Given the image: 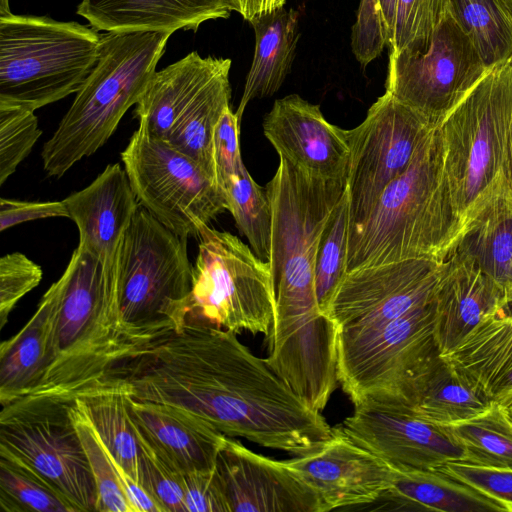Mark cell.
Here are the masks:
<instances>
[{"label": "cell", "instance_id": "obj_1", "mask_svg": "<svg viewBox=\"0 0 512 512\" xmlns=\"http://www.w3.org/2000/svg\"><path fill=\"white\" fill-rule=\"evenodd\" d=\"M237 333L185 324L141 345L108 378L123 380L135 400L186 409L228 437L301 456L333 434Z\"/></svg>", "mask_w": 512, "mask_h": 512}, {"label": "cell", "instance_id": "obj_2", "mask_svg": "<svg viewBox=\"0 0 512 512\" xmlns=\"http://www.w3.org/2000/svg\"><path fill=\"white\" fill-rule=\"evenodd\" d=\"M57 281L61 297L53 360L36 391L23 399L70 403L105 382L143 345L123 323L118 278L109 276L84 245L78 243Z\"/></svg>", "mask_w": 512, "mask_h": 512}, {"label": "cell", "instance_id": "obj_3", "mask_svg": "<svg viewBox=\"0 0 512 512\" xmlns=\"http://www.w3.org/2000/svg\"><path fill=\"white\" fill-rule=\"evenodd\" d=\"M457 245L458 224L439 127H435L409 167L386 186L365 219L349 230L347 272L409 259L443 262Z\"/></svg>", "mask_w": 512, "mask_h": 512}, {"label": "cell", "instance_id": "obj_4", "mask_svg": "<svg viewBox=\"0 0 512 512\" xmlns=\"http://www.w3.org/2000/svg\"><path fill=\"white\" fill-rule=\"evenodd\" d=\"M266 187L272 225L268 263L274 286L273 331L303 342L327 325L314 285L317 250L326 222L346 190V180L310 176L279 157Z\"/></svg>", "mask_w": 512, "mask_h": 512}, {"label": "cell", "instance_id": "obj_5", "mask_svg": "<svg viewBox=\"0 0 512 512\" xmlns=\"http://www.w3.org/2000/svg\"><path fill=\"white\" fill-rule=\"evenodd\" d=\"M171 34L121 31L102 35L95 67L42 147L48 176L60 178L108 141L148 87Z\"/></svg>", "mask_w": 512, "mask_h": 512}, {"label": "cell", "instance_id": "obj_6", "mask_svg": "<svg viewBox=\"0 0 512 512\" xmlns=\"http://www.w3.org/2000/svg\"><path fill=\"white\" fill-rule=\"evenodd\" d=\"M511 96L512 63L507 61L489 69L438 126L458 244L483 211L511 186L504 174L503 152Z\"/></svg>", "mask_w": 512, "mask_h": 512}, {"label": "cell", "instance_id": "obj_7", "mask_svg": "<svg viewBox=\"0 0 512 512\" xmlns=\"http://www.w3.org/2000/svg\"><path fill=\"white\" fill-rule=\"evenodd\" d=\"M337 379L354 405L377 402L410 409L442 356L434 299L388 323L337 333Z\"/></svg>", "mask_w": 512, "mask_h": 512}, {"label": "cell", "instance_id": "obj_8", "mask_svg": "<svg viewBox=\"0 0 512 512\" xmlns=\"http://www.w3.org/2000/svg\"><path fill=\"white\" fill-rule=\"evenodd\" d=\"M101 37L77 22L0 15V102L35 111L76 93L97 63Z\"/></svg>", "mask_w": 512, "mask_h": 512}, {"label": "cell", "instance_id": "obj_9", "mask_svg": "<svg viewBox=\"0 0 512 512\" xmlns=\"http://www.w3.org/2000/svg\"><path fill=\"white\" fill-rule=\"evenodd\" d=\"M187 241L139 205L122 242L118 285L123 323L141 344L185 325Z\"/></svg>", "mask_w": 512, "mask_h": 512}, {"label": "cell", "instance_id": "obj_10", "mask_svg": "<svg viewBox=\"0 0 512 512\" xmlns=\"http://www.w3.org/2000/svg\"><path fill=\"white\" fill-rule=\"evenodd\" d=\"M199 239L185 324L266 336L275 307L269 263L227 231L206 226Z\"/></svg>", "mask_w": 512, "mask_h": 512}, {"label": "cell", "instance_id": "obj_11", "mask_svg": "<svg viewBox=\"0 0 512 512\" xmlns=\"http://www.w3.org/2000/svg\"><path fill=\"white\" fill-rule=\"evenodd\" d=\"M139 205L183 237H199L227 202L216 180L195 160L139 123L121 153Z\"/></svg>", "mask_w": 512, "mask_h": 512}, {"label": "cell", "instance_id": "obj_12", "mask_svg": "<svg viewBox=\"0 0 512 512\" xmlns=\"http://www.w3.org/2000/svg\"><path fill=\"white\" fill-rule=\"evenodd\" d=\"M68 404L22 399L1 407L0 455L35 470L77 512H95L96 486Z\"/></svg>", "mask_w": 512, "mask_h": 512}, {"label": "cell", "instance_id": "obj_13", "mask_svg": "<svg viewBox=\"0 0 512 512\" xmlns=\"http://www.w3.org/2000/svg\"><path fill=\"white\" fill-rule=\"evenodd\" d=\"M488 71L449 13L424 49L389 54L386 91L438 127Z\"/></svg>", "mask_w": 512, "mask_h": 512}, {"label": "cell", "instance_id": "obj_14", "mask_svg": "<svg viewBox=\"0 0 512 512\" xmlns=\"http://www.w3.org/2000/svg\"><path fill=\"white\" fill-rule=\"evenodd\" d=\"M433 128L425 117L385 91L365 119L346 130L349 230L365 219L386 186L409 167Z\"/></svg>", "mask_w": 512, "mask_h": 512}, {"label": "cell", "instance_id": "obj_15", "mask_svg": "<svg viewBox=\"0 0 512 512\" xmlns=\"http://www.w3.org/2000/svg\"><path fill=\"white\" fill-rule=\"evenodd\" d=\"M443 262L409 259L348 271L326 316L337 333H358L395 320L434 299Z\"/></svg>", "mask_w": 512, "mask_h": 512}, {"label": "cell", "instance_id": "obj_16", "mask_svg": "<svg viewBox=\"0 0 512 512\" xmlns=\"http://www.w3.org/2000/svg\"><path fill=\"white\" fill-rule=\"evenodd\" d=\"M340 426L352 441L394 470L436 469L463 460L461 446L445 426L404 407L363 402L354 405Z\"/></svg>", "mask_w": 512, "mask_h": 512}, {"label": "cell", "instance_id": "obj_17", "mask_svg": "<svg viewBox=\"0 0 512 512\" xmlns=\"http://www.w3.org/2000/svg\"><path fill=\"white\" fill-rule=\"evenodd\" d=\"M285 462L316 493L326 511L374 503L393 478V470L352 441L340 425L318 448Z\"/></svg>", "mask_w": 512, "mask_h": 512}, {"label": "cell", "instance_id": "obj_18", "mask_svg": "<svg viewBox=\"0 0 512 512\" xmlns=\"http://www.w3.org/2000/svg\"><path fill=\"white\" fill-rule=\"evenodd\" d=\"M215 467L231 512H326L285 460L258 454L228 436Z\"/></svg>", "mask_w": 512, "mask_h": 512}, {"label": "cell", "instance_id": "obj_19", "mask_svg": "<svg viewBox=\"0 0 512 512\" xmlns=\"http://www.w3.org/2000/svg\"><path fill=\"white\" fill-rule=\"evenodd\" d=\"M279 157L321 179L346 180L350 148L346 130L331 124L319 105L297 94L277 99L263 122Z\"/></svg>", "mask_w": 512, "mask_h": 512}, {"label": "cell", "instance_id": "obj_20", "mask_svg": "<svg viewBox=\"0 0 512 512\" xmlns=\"http://www.w3.org/2000/svg\"><path fill=\"white\" fill-rule=\"evenodd\" d=\"M63 202L77 226L79 243L99 257L109 276L118 278L122 242L139 207L125 169L119 163L107 165Z\"/></svg>", "mask_w": 512, "mask_h": 512}, {"label": "cell", "instance_id": "obj_21", "mask_svg": "<svg viewBox=\"0 0 512 512\" xmlns=\"http://www.w3.org/2000/svg\"><path fill=\"white\" fill-rule=\"evenodd\" d=\"M434 304L435 337L441 356H446L508 302L473 259L454 251L442 264Z\"/></svg>", "mask_w": 512, "mask_h": 512}, {"label": "cell", "instance_id": "obj_22", "mask_svg": "<svg viewBox=\"0 0 512 512\" xmlns=\"http://www.w3.org/2000/svg\"><path fill=\"white\" fill-rule=\"evenodd\" d=\"M134 425L176 471L215 468L226 435L198 415L177 406L140 401L130 394Z\"/></svg>", "mask_w": 512, "mask_h": 512}, {"label": "cell", "instance_id": "obj_23", "mask_svg": "<svg viewBox=\"0 0 512 512\" xmlns=\"http://www.w3.org/2000/svg\"><path fill=\"white\" fill-rule=\"evenodd\" d=\"M61 289L54 282L26 325L0 345V404L7 406L36 391L54 356Z\"/></svg>", "mask_w": 512, "mask_h": 512}, {"label": "cell", "instance_id": "obj_24", "mask_svg": "<svg viewBox=\"0 0 512 512\" xmlns=\"http://www.w3.org/2000/svg\"><path fill=\"white\" fill-rule=\"evenodd\" d=\"M227 0H82L77 14L106 32L196 31L207 20L228 18Z\"/></svg>", "mask_w": 512, "mask_h": 512}, {"label": "cell", "instance_id": "obj_25", "mask_svg": "<svg viewBox=\"0 0 512 512\" xmlns=\"http://www.w3.org/2000/svg\"><path fill=\"white\" fill-rule=\"evenodd\" d=\"M229 62L227 58L201 57L196 51L189 53L155 72L134 115L150 135L165 141L176 120Z\"/></svg>", "mask_w": 512, "mask_h": 512}, {"label": "cell", "instance_id": "obj_26", "mask_svg": "<svg viewBox=\"0 0 512 512\" xmlns=\"http://www.w3.org/2000/svg\"><path fill=\"white\" fill-rule=\"evenodd\" d=\"M493 401L512 393V303L490 315L450 354L443 356Z\"/></svg>", "mask_w": 512, "mask_h": 512}, {"label": "cell", "instance_id": "obj_27", "mask_svg": "<svg viewBox=\"0 0 512 512\" xmlns=\"http://www.w3.org/2000/svg\"><path fill=\"white\" fill-rule=\"evenodd\" d=\"M255 33V51L236 111L241 122L248 103L270 97L289 74L300 37L299 13L285 6L249 20Z\"/></svg>", "mask_w": 512, "mask_h": 512}, {"label": "cell", "instance_id": "obj_28", "mask_svg": "<svg viewBox=\"0 0 512 512\" xmlns=\"http://www.w3.org/2000/svg\"><path fill=\"white\" fill-rule=\"evenodd\" d=\"M392 470V483L381 498L397 505L398 509L441 512L505 511L494 500L437 469Z\"/></svg>", "mask_w": 512, "mask_h": 512}, {"label": "cell", "instance_id": "obj_29", "mask_svg": "<svg viewBox=\"0 0 512 512\" xmlns=\"http://www.w3.org/2000/svg\"><path fill=\"white\" fill-rule=\"evenodd\" d=\"M128 398V385L119 378H108L74 401L86 413L117 464L139 483V443Z\"/></svg>", "mask_w": 512, "mask_h": 512}, {"label": "cell", "instance_id": "obj_30", "mask_svg": "<svg viewBox=\"0 0 512 512\" xmlns=\"http://www.w3.org/2000/svg\"><path fill=\"white\" fill-rule=\"evenodd\" d=\"M455 251L473 259L512 303V187L478 217Z\"/></svg>", "mask_w": 512, "mask_h": 512}, {"label": "cell", "instance_id": "obj_31", "mask_svg": "<svg viewBox=\"0 0 512 512\" xmlns=\"http://www.w3.org/2000/svg\"><path fill=\"white\" fill-rule=\"evenodd\" d=\"M89 461L96 486L95 512H142L154 506L151 496L120 467L101 440L86 413L76 401L68 404Z\"/></svg>", "mask_w": 512, "mask_h": 512}, {"label": "cell", "instance_id": "obj_32", "mask_svg": "<svg viewBox=\"0 0 512 512\" xmlns=\"http://www.w3.org/2000/svg\"><path fill=\"white\" fill-rule=\"evenodd\" d=\"M494 402L474 381L442 356L409 410L428 422L447 426L482 414Z\"/></svg>", "mask_w": 512, "mask_h": 512}, {"label": "cell", "instance_id": "obj_33", "mask_svg": "<svg viewBox=\"0 0 512 512\" xmlns=\"http://www.w3.org/2000/svg\"><path fill=\"white\" fill-rule=\"evenodd\" d=\"M226 64L174 123L170 145L199 163L215 180L213 137L223 112L230 107L231 88Z\"/></svg>", "mask_w": 512, "mask_h": 512}, {"label": "cell", "instance_id": "obj_34", "mask_svg": "<svg viewBox=\"0 0 512 512\" xmlns=\"http://www.w3.org/2000/svg\"><path fill=\"white\" fill-rule=\"evenodd\" d=\"M449 12L491 69L512 56V11L502 0H449Z\"/></svg>", "mask_w": 512, "mask_h": 512}, {"label": "cell", "instance_id": "obj_35", "mask_svg": "<svg viewBox=\"0 0 512 512\" xmlns=\"http://www.w3.org/2000/svg\"><path fill=\"white\" fill-rule=\"evenodd\" d=\"M445 427L463 450L461 461L512 469V420L500 402L474 418Z\"/></svg>", "mask_w": 512, "mask_h": 512}, {"label": "cell", "instance_id": "obj_36", "mask_svg": "<svg viewBox=\"0 0 512 512\" xmlns=\"http://www.w3.org/2000/svg\"><path fill=\"white\" fill-rule=\"evenodd\" d=\"M224 196L237 228L247 238L253 252L268 262L272 225L270 200L266 189L253 180L243 161L225 188Z\"/></svg>", "mask_w": 512, "mask_h": 512}, {"label": "cell", "instance_id": "obj_37", "mask_svg": "<svg viewBox=\"0 0 512 512\" xmlns=\"http://www.w3.org/2000/svg\"><path fill=\"white\" fill-rule=\"evenodd\" d=\"M0 506L5 512H77L68 499L35 470L1 455Z\"/></svg>", "mask_w": 512, "mask_h": 512}, {"label": "cell", "instance_id": "obj_38", "mask_svg": "<svg viewBox=\"0 0 512 512\" xmlns=\"http://www.w3.org/2000/svg\"><path fill=\"white\" fill-rule=\"evenodd\" d=\"M348 232L349 205L346 189L326 222L317 250L314 285L319 310L325 316L347 273Z\"/></svg>", "mask_w": 512, "mask_h": 512}, {"label": "cell", "instance_id": "obj_39", "mask_svg": "<svg viewBox=\"0 0 512 512\" xmlns=\"http://www.w3.org/2000/svg\"><path fill=\"white\" fill-rule=\"evenodd\" d=\"M449 13V0H397L390 53L424 49Z\"/></svg>", "mask_w": 512, "mask_h": 512}, {"label": "cell", "instance_id": "obj_40", "mask_svg": "<svg viewBox=\"0 0 512 512\" xmlns=\"http://www.w3.org/2000/svg\"><path fill=\"white\" fill-rule=\"evenodd\" d=\"M41 135L34 111L0 102V185L16 171Z\"/></svg>", "mask_w": 512, "mask_h": 512}, {"label": "cell", "instance_id": "obj_41", "mask_svg": "<svg viewBox=\"0 0 512 512\" xmlns=\"http://www.w3.org/2000/svg\"><path fill=\"white\" fill-rule=\"evenodd\" d=\"M397 0H360L352 27V51L363 66L377 58L389 46Z\"/></svg>", "mask_w": 512, "mask_h": 512}, {"label": "cell", "instance_id": "obj_42", "mask_svg": "<svg viewBox=\"0 0 512 512\" xmlns=\"http://www.w3.org/2000/svg\"><path fill=\"white\" fill-rule=\"evenodd\" d=\"M134 427L139 443V484L162 512H187L180 482L181 473L168 464L140 430Z\"/></svg>", "mask_w": 512, "mask_h": 512}, {"label": "cell", "instance_id": "obj_43", "mask_svg": "<svg viewBox=\"0 0 512 512\" xmlns=\"http://www.w3.org/2000/svg\"><path fill=\"white\" fill-rule=\"evenodd\" d=\"M512 512V469L449 461L436 468Z\"/></svg>", "mask_w": 512, "mask_h": 512}, {"label": "cell", "instance_id": "obj_44", "mask_svg": "<svg viewBox=\"0 0 512 512\" xmlns=\"http://www.w3.org/2000/svg\"><path fill=\"white\" fill-rule=\"evenodd\" d=\"M42 268L25 254L13 252L0 259V329L16 304L42 280Z\"/></svg>", "mask_w": 512, "mask_h": 512}, {"label": "cell", "instance_id": "obj_45", "mask_svg": "<svg viewBox=\"0 0 512 512\" xmlns=\"http://www.w3.org/2000/svg\"><path fill=\"white\" fill-rule=\"evenodd\" d=\"M180 482L187 512H231L216 467L183 472Z\"/></svg>", "mask_w": 512, "mask_h": 512}, {"label": "cell", "instance_id": "obj_46", "mask_svg": "<svg viewBox=\"0 0 512 512\" xmlns=\"http://www.w3.org/2000/svg\"><path fill=\"white\" fill-rule=\"evenodd\" d=\"M240 122L228 107L216 125L213 137V158L216 182L224 190L242 162L239 145Z\"/></svg>", "mask_w": 512, "mask_h": 512}, {"label": "cell", "instance_id": "obj_47", "mask_svg": "<svg viewBox=\"0 0 512 512\" xmlns=\"http://www.w3.org/2000/svg\"><path fill=\"white\" fill-rule=\"evenodd\" d=\"M69 217L65 203L62 201L30 202L1 198L0 231L31 220Z\"/></svg>", "mask_w": 512, "mask_h": 512}, {"label": "cell", "instance_id": "obj_48", "mask_svg": "<svg viewBox=\"0 0 512 512\" xmlns=\"http://www.w3.org/2000/svg\"><path fill=\"white\" fill-rule=\"evenodd\" d=\"M232 11L249 21L254 16L285 6L287 0H227Z\"/></svg>", "mask_w": 512, "mask_h": 512}, {"label": "cell", "instance_id": "obj_49", "mask_svg": "<svg viewBox=\"0 0 512 512\" xmlns=\"http://www.w3.org/2000/svg\"><path fill=\"white\" fill-rule=\"evenodd\" d=\"M504 174L512 186V96L505 114L503 128Z\"/></svg>", "mask_w": 512, "mask_h": 512}, {"label": "cell", "instance_id": "obj_50", "mask_svg": "<svg viewBox=\"0 0 512 512\" xmlns=\"http://www.w3.org/2000/svg\"><path fill=\"white\" fill-rule=\"evenodd\" d=\"M500 403L503 405L512 420V393L506 396L502 401H500Z\"/></svg>", "mask_w": 512, "mask_h": 512}, {"label": "cell", "instance_id": "obj_51", "mask_svg": "<svg viewBox=\"0 0 512 512\" xmlns=\"http://www.w3.org/2000/svg\"><path fill=\"white\" fill-rule=\"evenodd\" d=\"M9 0H0V15L10 13Z\"/></svg>", "mask_w": 512, "mask_h": 512}, {"label": "cell", "instance_id": "obj_52", "mask_svg": "<svg viewBox=\"0 0 512 512\" xmlns=\"http://www.w3.org/2000/svg\"><path fill=\"white\" fill-rule=\"evenodd\" d=\"M507 7L512 11V0H502Z\"/></svg>", "mask_w": 512, "mask_h": 512}, {"label": "cell", "instance_id": "obj_53", "mask_svg": "<svg viewBox=\"0 0 512 512\" xmlns=\"http://www.w3.org/2000/svg\"><path fill=\"white\" fill-rule=\"evenodd\" d=\"M509 61L512 63V56H511V58L509 59Z\"/></svg>", "mask_w": 512, "mask_h": 512}]
</instances>
